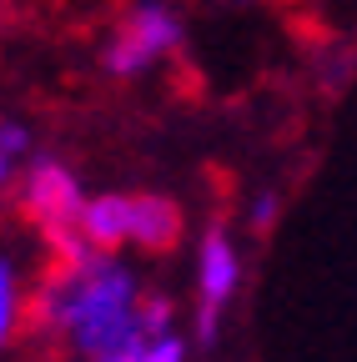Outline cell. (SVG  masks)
Instances as JSON below:
<instances>
[{
	"instance_id": "obj_10",
	"label": "cell",
	"mask_w": 357,
	"mask_h": 362,
	"mask_svg": "<svg viewBox=\"0 0 357 362\" xmlns=\"http://www.w3.org/2000/svg\"><path fill=\"white\" fill-rule=\"evenodd\" d=\"M141 342H146V337L126 342V347H116V352H101V357H86V362H141Z\"/></svg>"
},
{
	"instance_id": "obj_9",
	"label": "cell",
	"mask_w": 357,
	"mask_h": 362,
	"mask_svg": "<svg viewBox=\"0 0 357 362\" xmlns=\"http://www.w3.org/2000/svg\"><path fill=\"white\" fill-rule=\"evenodd\" d=\"M277 211H282V197H277L272 187H262V192L247 202V221H252V232H267V226L277 221Z\"/></svg>"
},
{
	"instance_id": "obj_4",
	"label": "cell",
	"mask_w": 357,
	"mask_h": 362,
	"mask_svg": "<svg viewBox=\"0 0 357 362\" xmlns=\"http://www.w3.org/2000/svg\"><path fill=\"white\" fill-rule=\"evenodd\" d=\"M187 45V25L171 6L161 0H141V6H131L126 21L106 35L101 45V66L116 76V81H136L146 76L151 66H161L166 56H176Z\"/></svg>"
},
{
	"instance_id": "obj_8",
	"label": "cell",
	"mask_w": 357,
	"mask_h": 362,
	"mask_svg": "<svg viewBox=\"0 0 357 362\" xmlns=\"http://www.w3.org/2000/svg\"><path fill=\"white\" fill-rule=\"evenodd\" d=\"M30 126L16 121V116H0V151H11L16 161H30Z\"/></svg>"
},
{
	"instance_id": "obj_1",
	"label": "cell",
	"mask_w": 357,
	"mask_h": 362,
	"mask_svg": "<svg viewBox=\"0 0 357 362\" xmlns=\"http://www.w3.org/2000/svg\"><path fill=\"white\" fill-rule=\"evenodd\" d=\"M146 297L151 292L121 252L86 247L81 257H56V272L35 292V322L66 337L81 357H101L146 337Z\"/></svg>"
},
{
	"instance_id": "obj_7",
	"label": "cell",
	"mask_w": 357,
	"mask_h": 362,
	"mask_svg": "<svg viewBox=\"0 0 357 362\" xmlns=\"http://www.w3.org/2000/svg\"><path fill=\"white\" fill-rule=\"evenodd\" d=\"M141 362H187V342L176 337V327L171 332H156V337L141 342Z\"/></svg>"
},
{
	"instance_id": "obj_3",
	"label": "cell",
	"mask_w": 357,
	"mask_h": 362,
	"mask_svg": "<svg viewBox=\"0 0 357 362\" xmlns=\"http://www.w3.org/2000/svg\"><path fill=\"white\" fill-rule=\"evenodd\" d=\"M21 206L40 226V237L56 247V257H81L91 247L81 237L86 192L61 156H30V166L21 171Z\"/></svg>"
},
{
	"instance_id": "obj_5",
	"label": "cell",
	"mask_w": 357,
	"mask_h": 362,
	"mask_svg": "<svg viewBox=\"0 0 357 362\" xmlns=\"http://www.w3.org/2000/svg\"><path fill=\"white\" fill-rule=\"evenodd\" d=\"M237 287H242V252L227 226L211 221L197 242V337L201 342H216L221 312L232 307Z\"/></svg>"
},
{
	"instance_id": "obj_2",
	"label": "cell",
	"mask_w": 357,
	"mask_h": 362,
	"mask_svg": "<svg viewBox=\"0 0 357 362\" xmlns=\"http://www.w3.org/2000/svg\"><path fill=\"white\" fill-rule=\"evenodd\" d=\"M81 237L106 252H121V247L166 252L182 242V206L161 192H96L86 197Z\"/></svg>"
},
{
	"instance_id": "obj_12",
	"label": "cell",
	"mask_w": 357,
	"mask_h": 362,
	"mask_svg": "<svg viewBox=\"0 0 357 362\" xmlns=\"http://www.w3.org/2000/svg\"><path fill=\"white\" fill-rule=\"evenodd\" d=\"M11 11H16V0H0V30H6V21H11Z\"/></svg>"
},
{
	"instance_id": "obj_6",
	"label": "cell",
	"mask_w": 357,
	"mask_h": 362,
	"mask_svg": "<svg viewBox=\"0 0 357 362\" xmlns=\"http://www.w3.org/2000/svg\"><path fill=\"white\" fill-rule=\"evenodd\" d=\"M21 312H25V282H21V267H16V257L0 252V347L16 337Z\"/></svg>"
},
{
	"instance_id": "obj_11",
	"label": "cell",
	"mask_w": 357,
	"mask_h": 362,
	"mask_svg": "<svg viewBox=\"0 0 357 362\" xmlns=\"http://www.w3.org/2000/svg\"><path fill=\"white\" fill-rule=\"evenodd\" d=\"M11 187H21V161L11 151H0V192H11Z\"/></svg>"
}]
</instances>
